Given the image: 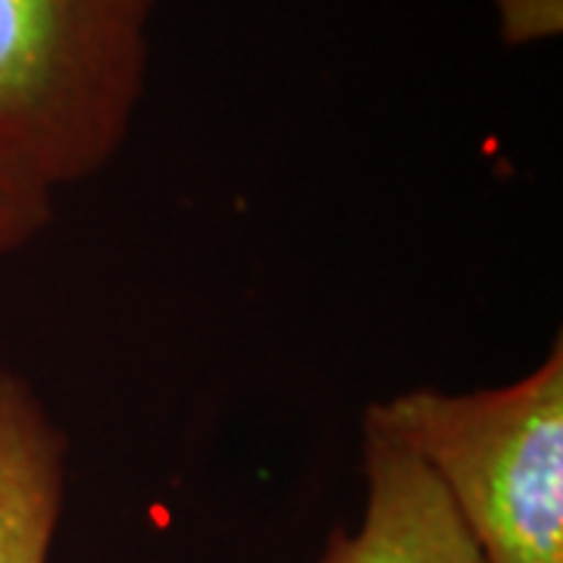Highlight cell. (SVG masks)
<instances>
[{
  "instance_id": "3",
  "label": "cell",
  "mask_w": 563,
  "mask_h": 563,
  "mask_svg": "<svg viewBox=\"0 0 563 563\" xmlns=\"http://www.w3.org/2000/svg\"><path fill=\"white\" fill-rule=\"evenodd\" d=\"M363 476L361 526L335 529L317 563H483L435 476L369 417Z\"/></svg>"
},
{
  "instance_id": "2",
  "label": "cell",
  "mask_w": 563,
  "mask_h": 563,
  "mask_svg": "<svg viewBox=\"0 0 563 563\" xmlns=\"http://www.w3.org/2000/svg\"><path fill=\"white\" fill-rule=\"evenodd\" d=\"M366 417L435 476L483 563H563V347L514 383L404 391Z\"/></svg>"
},
{
  "instance_id": "5",
  "label": "cell",
  "mask_w": 563,
  "mask_h": 563,
  "mask_svg": "<svg viewBox=\"0 0 563 563\" xmlns=\"http://www.w3.org/2000/svg\"><path fill=\"white\" fill-rule=\"evenodd\" d=\"M51 203L22 198L0 185V263L35 242V235L51 222Z\"/></svg>"
},
{
  "instance_id": "4",
  "label": "cell",
  "mask_w": 563,
  "mask_h": 563,
  "mask_svg": "<svg viewBox=\"0 0 563 563\" xmlns=\"http://www.w3.org/2000/svg\"><path fill=\"white\" fill-rule=\"evenodd\" d=\"M66 495V435L47 404L0 369V563H51Z\"/></svg>"
},
{
  "instance_id": "1",
  "label": "cell",
  "mask_w": 563,
  "mask_h": 563,
  "mask_svg": "<svg viewBox=\"0 0 563 563\" xmlns=\"http://www.w3.org/2000/svg\"><path fill=\"white\" fill-rule=\"evenodd\" d=\"M161 0H0V185L44 201L120 157Z\"/></svg>"
}]
</instances>
